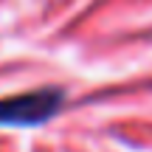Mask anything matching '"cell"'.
Segmentation results:
<instances>
[{
  "label": "cell",
  "instance_id": "6da1fadb",
  "mask_svg": "<svg viewBox=\"0 0 152 152\" xmlns=\"http://www.w3.org/2000/svg\"><path fill=\"white\" fill-rule=\"evenodd\" d=\"M65 104L62 87H39L31 93L0 99V127H39Z\"/></svg>",
  "mask_w": 152,
  "mask_h": 152
}]
</instances>
